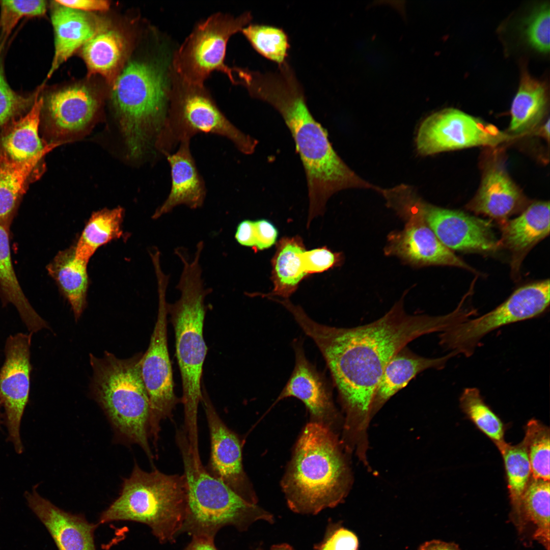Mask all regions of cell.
<instances>
[{"mask_svg": "<svg viewBox=\"0 0 550 550\" xmlns=\"http://www.w3.org/2000/svg\"><path fill=\"white\" fill-rule=\"evenodd\" d=\"M172 57L164 49L151 57L131 59L114 82L112 104L129 154L134 159L143 157L150 148L156 149L164 126Z\"/></svg>", "mask_w": 550, "mask_h": 550, "instance_id": "obj_4", "label": "cell"}, {"mask_svg": "<svg viewBox=\"0 0 550 550\" xmlns=\"http://www.w3.org/2000/svg\"><path fill=\"white\" fill-rule=\"evenodd\" d=\"M51 19L54 34V54L48 78L76 50L102 29L89 14L58 4L52 11Z\"/></svg>", "mask_w": 550, "mask_h": 550, "instance_id": "obj_26", "label": "cell"}, {"mask_svg": "<svg viewBox=\"0 0 550 550\" xmlns=\"http://www.w3.org/2000/svg\"><path fill=\"white\" fill-rule=\"evenodd\" d=\"M88 263L75 256V245L59 252L47 269L70 304L77 321L86 307L89 286Z\"/></svg>", "mask_w": 550, "mask_h": 550, "instance_id": "obj_28", "label": "cell"}, {"mask_svg": "<svg viewBox=\"0 0 550 550\" xmlns=\"http://www.w3.org/2000/svg\"><path fill=\"white\" fill-rule=\"evenodd\" d=\"M176 440L182 458L186 488L181 533L214 538L226 526L244 531L259 520L274 522L271 513L243 499L211 475L202 463L195 461L183 430H177Z\"/></svg>", "mask_w": 550, "mask_h": 550, "instance_id": "obj_6", "label": "cell"}, {"mask_svg": "<svg viewBox=\"0 0 550 550\" xmlns=\"http://www.w3.org/2000/svg\"><path fill=\"white\" fill-rule=\"evenodd\" d=\"M518 138L461 111L448 108L426 118L416 136L423 156L474 147H497Z\"/></svg>", "mask_w": 550, "mask_h": 550, "instance_id": "obj_13", "label": "cell"}, {"mask_svg": "<svg viewBox=\"0 0 550 550\" xmlns=\"http://www.w3.org/2000/svg\"><path fill=\"white\" fill-rule=\"evenodd\" d=\"M548 279L524 285L502 304L479 317L456 323L441 333L440 344L455 355H472L481 339L503 326L537 317L549 305Z\"/></svg>", "mask_w": 550, "mask_h": 550, "instance_id": "obj_11", "label": "cell"}, {"mask_svg": "<svg viewBox=\"0 0 550 550\" xmlns=\"http://www.w3.org/2000/svg\"><path fill=\"white\" fill-rule=\"evenodd\" d=\"M191 542L184 550H218L214 543V538L193 536Z\"/></svg>", "mask_w": 550, "mask_h": 550, "instance_id": "obj_47", "label": "cell"}, {"mask_svg": "<svg viewBox=\"0 0 550 550\" xmlns=\"http://www.w3.org/2000/svg\"><path fill=\"white\" fill-rule=\"evenodd\" d=\"M287 309L323 356L344 414L341 438L357 450L369 446L373 399L389 361L411 341L442 333L454 320L451 313L438 316L408 314L402 301L380 318L350 328L320 324L293 304Z\"/></svg>", "mask_w": 550, "mask_h": 550, "instance_id": "obj_1", "label": "cell"}, {"mask_svg": "<svg viewBox=\"0 0 550 550\" xmlns=\"http://www.w3.org/2000/svg\"><path fill=\"white\" fill-rule=\"evenodd\" d=\"M523 201L521 192L504 169L492 164L485 171L468 208L503 224L520 208Z\"/></svg>", "mask_w": 550, "mask_h": 550, "instance_id": "obj_23", "label": "cell"}, {"mask_svg": "<svg viewBox=\"0 0 550 550\" xmlns=\"http://www.w3.org/2000/svg\"><path fill=\"white\" fill-rule=\"evenodd\" d=\"M7 229L0 225V287L4 297L15 306L31 334L48 328L46 322L33 309L17 280L11 261Z\"/></svg>", "mask_w": 550, "mask_h": 550, "instance_id": "obj_33", "label": "cell"}, {"mask_svg": "<svg viewBox=\"0 0 550 550\" xmlns=\"http://www.w3.org/2000/svg\"><path fill=\"white\" fill-rule=\"evenodd\" d=\"M549 429L539 421L530 420L523 439L527 450L531 476L549 481Z\"/></svg>", "mask_w": 550, "mask_h": 550, "instance_id": "obj_38", "label": "cell"}, {"mask_svg": "<svg viewBox=\"0 0 550 550\" xmlns=\"http://www.w3.org/2000/svg\"><path fill=\"white\" fill-rule=\"evenodd\" d=\"M158 294L157 320L149 347L140 359L141 374L150 402L149 436L156 445L160 423L171 419L180 402L174 392L171 362L168 346V303L166 291L169 277L163 273L156 274Z\"/></svg>", "mask_w": 550, "mask_h": 550, "instance_id": "obj_12", "label": "cell"}, {"mask_svg": "<svg viewBox=\"0 0 550 550\" xmlns=\"http://www.w3.org/2000/svg\"><path fill=\"white\" fill-rule=\"evenodd\" d=\"M418 550H460L458 546L453 542H447L440 540H432L422 543Z\"/></svg>", "mask_w": 550, "mask_h": 550, "instance_id": "obj_48", "label": "cell"}, {"mask_svg": "<svg viewBox=\"0 0 550 550\" xmlns=\"http://www.w3.org/2000/svg\"><path fill=\"white\" fill-rule=\"evenodd\" d=\"M549 4L540 5L528 19L525 32L530 45L543 53L549 50Z\"/></svg>", "mask_w": 550, "mask_h": 550, "instance_id": "obj_41", "label": "cell"}, {"mask_svg": "<svg viewBox=\"0 0 550 550\" xmlns=\"http://www.w3.org/2000/svg\"><path fill=\"white\" fill-rule=\"evenodd\" d=\"M270 550H295L291 545L287 543H283L272 545Z\"/></svg>", "mask_w": 550, "mask_h": 550, "instance_id": "obj_49", "label": "cell"}, {"mask_svg": "<svg viewBox=\"0 0 550 550\" xmlns=\"http://www.w3.org/2000/svg\"><path fill=\"white\" fill-rule=\"evenodd\" d=\"M189 143V141L180 143L175 153L166 156L171 168V188L167 198L153 215L154 219L180 205L196 209L204 203L206 187L191 155Z\"/></svg>", "mask_w": 550, "mask_h": 550, "instance_id": "obj_21", "label": "cell"}, {"mask_svg": "<svg viewBox=\"0 0 550 550\" xmlns=\"http://www.w3.org/2000/svg\"><path fill=\"white\" fill-rule=\"evenodd\" d=\"M295 362L293 370L276 402L288 397L300 400L313 420L338 433L343 417L336 407L330 384L325 376L307 358L301 340L293 341Z\"/></svg>", "mask_w": 550, "mask_h": 550, "instance_id": "obj_18", "label": "cell"}, {"mask_svg": "<svg viewBox=\"0 0 550 550\" xmlns=\"http://www.w3.org/2000/svg\"><path fill=\"white\" fill-rule=\"evenodd\" d=\"M203 404L209 429L211 452L207 471L246 501L257 504V497L243 468L242 448L237 434L218 415L205 390Z\"/></svg>", "mask_w": 550, "mask_h": 550, "instance_id": "obj_17", "label": "cell"}, {"mask_svg": "<svg viewBox=\"0 0 550 550\" xmlns=\"http://www.w3.org/2000/svg\"><path fill=\"white\" fill-rule=\"evenodd\" d=\"M306 251L299 236L283 237L279 240L271 261L273 289L269 293L255 295L288 299L296 290L300 282L309 275Z\"/></svg>", "mask_w": 550, "mask_h": 550, "instance_id": "obj_27", "label": "cell"}, {"mask_svg": "<svg viewBox=\"0 0 550 550\" xmlns=\"http://www.w3.org/2000/svg\"><path fill=\"white\" fill-rule=\"evenodd\" d=\"M0 46V130L32 106L39 93L30 96L19 94L8 84L4 72L2 52Z\"/></svg>", "mask_w": 550, "mask_h": 550, "instance_id": "obj_40", "label": "cell"}, {"mask_svg": "<svg viewBox=\"0 0 550 550\" xmlns=\"http://www.w3.org/2000/svg\"><path fill=\"white\" fill-rule=\"evenodd\" d=\"M37 485L26 491L29 508L46 528L58 550H97L94 533L99 525L89 522L82 514H73L42 497Z\"/></svg>", "mask_w": 550, "mask_h": 550, "instance_id": "obj_19", "label": "cell"}, {"mask_svg": "<svg viewBox=\"0 0 550 550\" xmlns=\"http://www.w3.org/2000/svg\"><path fill=\"white\" fill-rule=\"evenodd\" d=\"M348 454L338 433L319 423L308 424L282 480L289 508L315 515L344 501L353 482Z\"/></svg>", "mask_w": 550, "mask_h": 550, "instance_id": "obj_3", "label": "cell"}, {"mask_svg": "<svg viewBox=\"0 0 550 550\" xmlns=\"http://www.w3.org/2000/svg\"><path fill=\"white\" fill-rule=\"evenodd\" d=\"M256 236V251L270 248L276 243L278 231L274 225L266 219L254 221Z\"/></svg>", "mask_w": 550, "mask_h": 550, "instance_id": "obj_44", "label": "cell"}, {"mask_svg": "<svg viewBox=\"0 0 550 550\" xmlns=\"http://www.w3.org/2000/svg\"><path fill=\"white\" fill-rule=\"evenodd\" d=\"M309 274L321 273L342 263L341 253H334L326 246L306 251Z\"/></svg>", "mask_w": 550, "mask_h": 550, "instance_id": "obj_43", "label": "cell"}, {"mask_svg": "<svg viewBox=\"0 0 550 550\" xmlns=\"http://www.w3.org/2000/svg\"><path fill=\"white\" fill-rule=\"evenodd\" d=\"M459 402L466 416L502 451L507 444L504 440L503 423L484 402L480 391L476 388H465Z\"/></svg>", "mask_w": 550, "mask_h": 550, "instance_id": "obj_36", "label": "cell"}, {"mask_svg": "<svg viewBox=\"0 0 550 550\" xmlns=\"http://www.w3.org/2000/svg\"><path fill=\"white\" fill-rule=\"evenodd\" d=\"M184 475H167L135 464L119 497L100 514L98 524L133 521L146 525L160 542H173L181 533L186 508Z\"/></svg>", "mask_w": 550, "mask_h": 550, "instance_id": "obj_8", "label": "cell"}, {"mask_svg": "<svg viewBox=\"0 0 550 550\" xmlns=\"http://www.w3.org/2000/svg\"><path fill=\"white\" fill-rule=\"evenodd\" d=\"M252 19L250 12L236 17L217 13L199 23L173 56L174 74L187 84L204 86L210 73L217 70L236 84L234 68L225 64L227 45L230 38Z\"/></svg>", "mask_w": 550, "mask_h": 550, "instance_id": "obj_10", "label": "cell"}, {"mask_svg": "<svg viewBox=\"0 0 550 550\" xmlns=\"http://www.w3.org/2000/svg\"><path fill=\"white\" fill-rule=\"evenodd\" d=\"M235 238L240 245L254 249L256 236L254 221L244 219L237 226Z\"/></svg>", "mask_w": 550, "mask_h": 550, "instance_id": "obj_46", "label": "cell"}, {"mask_svg": "<svg viewBox=\"0 0 550 550\" xmlns=\"http://www.w3.org/2000/svg\"><path fill=\"white\" fill-rule=\"evenodd\" d=\"M394 208L408 217V221L403 230L392 239L390 246L392 253L415 265H448L474 270L439 241L406 193L398 197Z\"/></svg>", "mask_w": 550, "mask_h": 550, "instance_id": "obj_16", "label": "cell"}, {"mask_svg": "<svg viewBox=\"0 0 550 550\" xmlns=\"http://www.w3.org/2000/svg\"><path fill=\"white\" fill-rule=\"evenodd\" d=\"M503 224L500 244L511 253V267L518 272L527 254L549 234V203L537 201L517 217Z\"/></svg>", "mask_w": 550, "mask_h": 550, "instance_id": "obj_22", "label": "cell"}, {"mask_svg": "<svg viewBox=\"0 0 550 550\" xmlns=\"http://www.w3.org/2000/svg\"><path fill=\"white\" fill-rule=\"evenodd\" d=\"M126 41L116 30L102 29L81 47V55L90 73L110 77L124 57Z\"/></svg>", "mask_w": 550, "mask_h": 550, "instance_id": "obj_31", "label": "cell"}, {"mask_svg": "<svg viewBox=\"0 0 550 550\" xmlns=\"http://www.w3.org/2000/svg\"><path fill=\"white\" fill-rule=\"evenodd\" d=\"M454 355L450 352L442 357L428 358L415 353L407 346L401 348L387 364L377 386L372 404V418L418 374L428 369L444 368Z\"/></svg>", "mask_w": 550, "mask_h": 550, "instance_id": "obj_25", "label": "cell"}, {"mask_svg": "<svg viewBox=\"0 0 550 550\" xmlns=\"http://www.w3.org/2000/svg\"><path fill=\"white\" fill-rule=\"evenodd\" d=\"M202 132L225 137L246 155L253 153L258 143L227 119L204 86L185 82L172 71L167 117L157 151L166 156L178 143Z\"/></svg>", "mask_w": 550, "mask_h": 550, "instance_id": "obj_9", "label": "cell"}, {"mask_svg": "<svg viewBox=\"0 0 550 550\" xmlns=\"http://www.w3.org/2000/svg\"><path fill=\"white\" fill-rule=\"evenodd\" d=\"M548 100L546 86L523 72L511 104L509 133L518 137L537 126L545 114Z\"/></svg>", "mask_w": 550, "mask_h": 550, "instance_id": "obj_29", "label": "cell"}, {"mask_svg": "<svg viewBox=\"0 0 550 550\" xmlns=\"http://www.w3.org/2000/svg\"><path fill=\"white\" fill-rule=\"evenodd\" d=\"M0 404H1V402H0ZM0 424H1V419H0Z\"/></svg>", "mask_w": 550, "mask_h": 550, "instance_id": "obj_51", "label": "cell"}, {"mask_svg": "<svg viewBox=\"0 0 550 550\" xmlns=\"http://www.w3.org/2000/svg\"><path fill=\"white\" fill-rule=\"evenodd\" d=\"M37 95L28 113L0 130V154L18 162L44 156L60 143L46 144L39 136L43 98Z\"/></svg>", "mask_w": 550, "mask_h": 550, "instance_id": "obj_24", "label": "cell"}, {"mask_svg": "<svg viewBox=\"0 0 550 550\" xmlns=\"http://www.w3.org/2000/svg\"><path fill=\"white\" fill-rule=\"evenodd\" d=\"M43 158L18 162L0 154V225L6 229L29 183L39 175Z\"/></svg>", "mask_w": 550, "mask_h": 550, "instance_id": "obj_30", "label": "cell"}, {"mask_svg": "<svg viewBox=\"0 0 550 550\" xmlns=\"http://www.w3.org/2000/svg\"><path fill=\"white\" fill-rule=\"evenodd\" d=\"M246 89L253 98L273 107L291 134L307 179L308 227L324 213L328 200L336 193L352 188L377 190L378 186L358 176L334 150L327 130L309 109L302 87L288 62L274 72H254Z\"/></svg>", "mask_w": 550, "mask_h": 550, "instance_id": "obj_2", "label": "cell"}, {"mask_svg": "<svg viewBox=\"0 0 550 550\" xmlns=\"http://www.w3.org/2000/svg\"><path fill=\"white\" fill-rule=\"evenodd\" d=\"M341 524L329 520L323 538L314 545V550H358V537Z\"/></svg>", "mask_w": 550, "mask_h": 550, "instance_id": "obj_42", "label": "cell"}, {"mask_svg": "<svg viewBox=\"0 0 550 550\" xmlns=\"http://www.w3.org/2000/svg\"><path fill=\"white\" fill-rule=\"evenodd\" d=\"M409 198L437 238L451 251L492 253L500 246L489 222L462 211L428 203L413 189Z\"/></svg>", "mask_w": 550, "mask_h": 550, "instance_id": "obj_14", "label": "cell"}, {"mask_svg": "<svg viewBox=\"0 0 550 550\" xmlns=\"http://www.w3.org/2000/svg\"><path fill=\"white\" fill-rule=\"evenodd\" d=\"M241 32L253 48L263 57L278 65L287 61L290 44L288 36L283 29L252 24L243 28Z\"/></svg>", "mask_w": 550, "mask_h": 550, "instance_id": "obj_37", "label": "cell"}, {"mask_svg": "<svg viewBox=\"0 0 550 550\" xmlns=\"http://www.w3.org/2000/svg\"><path fill=\"white\" fill-rule=\"evenodd\" d=\"M182 271L176 287L181 293L175 302L168 304V312L175 336L176 355L182 386L181 402L184 407V431L189 443L198 444V411L202 390L203 367L207 352L203 336L206 296L211 292L202 279L200 255L190 261L187 255L179 258Z\"/></svg>", "mask_w": 550, "mask_h": 550, "instance_id": "obj_5", "label": "cell"}, {"mask_svg": "<svg viewBox=\"0 0 550 550\" xmlns=\"http://www.w3.org/2000/svg\"><path fill=\"white\" fill-rule=\"evenodd\" d=\"M58 4L81 11H106L109 2L105 0H57Z\"/></svg>", "mask_w": 550, "mask_h": 550, "instance_id": "obj_45", "label": "cell"}, {"mask_svg": "<svg viewBox=\"0 0 550 550\" xmlns=\"http://www.w3.org/2000/svg\"><path fill=\"white\" fill-rule=\"evenodd\" d=\"M503 456L511 505V519L521 533L520 505L522 496L531 477V470L526 446L522 441L516 445L508 444L500 451Z\"/></svg>", "mask_w": 550, "mask_h": 550, "instance_id": "obj_35", "label": "cell"}, {"mask_svg": "<svg viewBox=\"0 0 550 550\" xmlns=\"http://www.w3.org/2000/svg\"><path fill=\"white\" fill-rule=\"evenodd\" d=\"M32 335L19 333L8 338L5 347V360L0 370V402L5 411L7 440L19 454L23 450L20 424L30 388Z\"/></svg>", "mask_w": 550, "mask_h": 550, "instance_id": "obj_15", "label": "cell"}, {"mask_svg": "<svg viewBox=\"0 0 550 550\" xmlns=\"http://www.w3.org/2000/svg\"><path fill=\"white\" fill-rule=\"evenodd\" d=\"M45 1H1L0 44L5 45L8 37L23 17L43 15L46 11Z\"/></svg>", "mask_w": 550, "mask_h": 550, "instance_id": "obj_39", "label": "cell"}, {"mask_svg": "<svg viewBox=\"0 0 550 550\" xmlns=\"http://www.w3.org/2000/svg\"><path fill=\"white\" fill-rule=\"evenodd\" d=\"M142 355L121 359L107 351L102 358L90 354L91 389L117 437L139 445L152 460L149 443L150 402L141 374Z\"/></svg>", "mask_w": 550, "mask_h": 550, "instance_id": "obj_7", "label": "cell"}, {"mask_svg": "<svg viewBox=\"0 0 550 550\" xmlns=\"http://www.w3.org/2000/svg\"><path fill=\"white\" fill-rule=\"evenodd\" d=\"M549 481L531 477L520 505L521 531L534 527L532 538L549 550Z\"/></svg>", "mask_w": 550, "mask_h": 550, "instance_id": "obj_32", "label": "cell"}, {"mask_svg": "<svg viewBox=\"0 0 550 550\" xmlns=\"http://www.w3.org/2000/svg\"><path fill=\"white\" fill-rule=\"evenodd\" d=\"M46 110L50 126L56 135L66 136L80 132L93 120L99 106L97 96L89 87L69 86L51 93Z\"/></svg>", "mask_w": 550, "mask_h": 550, "instance_id": "obj_20", "label": "cell"}, {"mask_svg": "<svg viewBox=\"0 0 550 550\" xmlns=\"http://www.w3.org/2000/svg\"><path fill=\"white\" fill-rule=\"evenodd\" d=\"M124 211L121 207L94 212L75 245L76 257L88 263L96 250L123 234Z\"/></svg>", "mask_w": 550, "mask_h": 550, "instance_id": "obj_34", "label": "cell"}, {"mask_svg": "<svg viewBox=\"0 0 550 550\" xmlns=\"http://www.w3.org/2000/svg\"><path fill=\"white\" fill-rule=\"evenodd\" d=\"M543 134L545 138L549 141V120H547V122L543 125L542 129Z\"/></svg>", "mask_w": 550, "mask_h": 550, "instance_id": "obj_50", "label": "cell"}]
</instances>
